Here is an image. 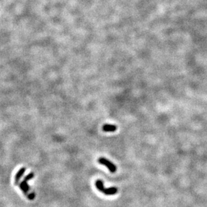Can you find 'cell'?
Returning <instances> with one entry per match:
<instances>
[{
  "label": "cell",
  "mask_w": 207,
  "mask_h": 207,
  "mask_svg": "<svg viewBox=\"0 0 207 207\" xmlns=\"http://www.w3.org/2000/svg\"><path fill=\"white\" fill-rule=\"evenodd\" d=\"M96 186L99 191L102 192V193L105 194L106 195H114L115 194L118 192V189L116 187H112L108 188H106L103 186V183L102 180H98L96 182Z\"/></svg>",
  "instance_id": "1"
},
{
  "label": "cell",
  "mask_w": 207,
  "mask_h": 207,
  "mask_svg": "<svg viewBox=\"0 0 207 207\" xmlns=\"http://www.w3.org/2000/svg\"><path fill=\"white\" fill-rule=\"evenodd\" d=\"M19 185H20V188H21L22 191L24 193V195L28 196V192L30 190V186L28 185L26 181L23 180Z\"/></svg>",
  "instance_id": "3"
},
{
  "label": "cell",
  "mask_w": 207,
  "mask_h": 207,
  "mask_svg": "<svg viewBox=\"0 0 207 207\" xmlns=\"http://www.w3.org/2000/svg\"><path fill=\"white\" fill-rule=\"evenodd\" d=\"M102 129L105 132H114L117 129V127L114 125L106 124L103 126Z\"/></svg>",
  "instance_id": "5"
},
{
  "label": "cell",
  "mask_w": 207,
  "mask_h": 207,
  "mask_svg": "<svg viewBox=\"0 0 207 207\" xmlns=\"http://www.w3.org/2000/svg\"><path fill=\"white\" fill-rule=\"evenodd\" d=\"M34 177V173H32V172H31L30 174H29L28 176H26V177H24V180H25V181H26V182H28V181H29L30 180H31V179L33 178Z\"/></svg>",
  "instance_id": "6"
},
{
  "label": "cell",
  "mask_w": 207,
  "mask_h": 207,
  "mask_svg": "<svg viewBox=\"0 0 207 207\" xmlns=\"http://www.w3.org/2000/svg\"><path fill=\"white\" fill-rule=\"evenodd\" d=\"M98 163L101 165H103V166H105L106 167H108V169L110 170V171L112 173H114L116 171V170H117V168H116V166L115 165L112 163L111 161H109L108 160L106 159L104 157H100L98 159Z\"/></svg>",
  "instance_id": "2"
},
{
  "label": "cell",
  "mask_w": 207,
  "mask_h": 207,
  "mask_svg": "<svg viewBox=\"0 0 207 207\" xmlns=\"http://www.w3.org/2000/svg\"><path fill=\"white\" fill-rule=\"evenodd\" d=\"M27 197L29 200H33L35 198V194L34 192L29 194V195L27 196Z\"/></svg>",
  "instance_id": "7"
},
{
  "label": "cell",
  "mask_w": 207,
  "mask_h": 207,
  "mask_svg": "<svg viewBox=\"0 0 207 207\" xmlns=\"http://www.w3.org/2000/svg\"><path fill=\"white\" fill-rule=\"evenodd\" d=\"M26 171V167H22L21 169L18 171V173L16 174V177H15V184L16 185H18L19 183V181H20L21 177L24 175Z\"/></svg>",
  "instance_id": "4"
}]
</instances>
